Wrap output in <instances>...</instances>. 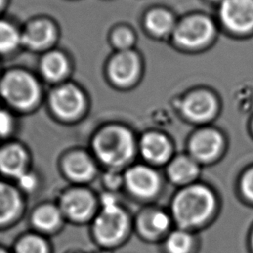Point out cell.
<instances>
[{"mask_svg": "<svg viewBox=\"0 0 253 253\" xmlns=\"http://www.w3.org/2000/svg\"><path fill=\"white\" fill-rule=\"evenodd\" d=\"M102 202L103 208L94 220L93 232L101 244L105 246L116 245L128 230V216L114 196L105 195Z\"/></svg>", "mask_w": 253, "mask_h": 253, "instance_id": "obj_5", "label": "cell"}, {"mask_svg": "<svg viewBox=\"0 0 253 253\" xmlns=\"http://www.w3.org/2000/svg\"><path fill=\"white\" fill-rule=\"evenodd\" d=\"M104 183L110 189H117L122 183H124V175L119 173V170L108 169L107 173L104 174Z\"/></svg>", "mask_w": 253, "mask_h": 253, "instance_id": "obj_28", "label": "cell"}, {"mask_svg": "<svg viewBox=\"0 0 253 253\" xmlns=\"http://www.w3.org/2000/svg\"><path fill=\"white\" fill-rule=\"evenodd\" d=\"M109 42L116 51L132 49L135 43V34L129 27L118 25L110 32Z\"/></svg>", "mask_w": 253, "mask_h": 253, "instance_id": "obj_24", "label": "cell"}, {"mask_svg": "<svg viewBox=\"0 0 253 253\" xmlns=\"http://www.w3.org/2000/svg\"><path fill=\"white\" fill-rule=\"evenodd\" d=\"M21 37L23 48L42 54L57 46L60 30L52 18L35 16L23 25Z\"/></svg>", "mask_w": 253, "mask_h": 253, "instance_id": "obj_7", "label": "cell"}, {"mask_svg": "<svg viewBox=\"0 0 253 253\" xmlns=\"http://www.w3.org/2000/svg\"><path fill=\"white\" fill-rule=\"evenodd\" d=\"M176 24L174 15L169 10L162 7L150 9L145 14L143 20L146 31L157 38L172 35Z\"/></svg>", "mask_w": 253, "mask_h": 253, "instance_id": "obj_19", "label": "cell"}, {"mask_svg": "<svg viewBox=\"0 0 253 253\" xmlns=\"http://www.w3.org/2000/svg\"><path fill=\"white\" fill-rule=\"evenodd\" d=\"M62 212L54 205H43L39 207L33 213V224L42 231H53L61 222Z\"/></svg>", "mask_w": 253, "mask_h": 253, "instance_id": "obj_23", "label": "cell"}, {"mask_svg": "<svg viewBox=\"0 0 253 253\" xmlns=\"http://www.w3.org/2000/svg\"><path fill=\"white\" fill-rule=\"evenodd\" d=\"M20 207L21 199L17 190L7 183L0 182V224L15 218Z\"/></svg>", "mask_w": 253, "mask_h": 253, "instance_id": "obj_21", "label": "cell"}, {"mask_svg": "<svg viewBox=\"0 0 253 253\" xmlns=\"http://www.w3.org/2000/svg\"><path fill=\"white\" fill-rule=\"evenodd\" d=\"M16 253H48V245L41 236L30 234L18 241Z\"/></svg>", "mask_w": 253, "mask_h": 253, "instance_id": "obj_26", "label": "cell"}, {"mask_svg": "<svg viewBox=\"0 0 253 253\" xmlns=\"http://www.w3.org/2000/svg\"><path fill=\"white\" fill-rule=\"evenodd\" d=\"M95 198L86 189L75 188L63 194L60 199L59 209L63 215L72 220H86L94 211Z\"/></svg>", "mask_w": 253, "mask_h": 253, "instance_id": "obj_16", "label": "cell"}, {"mask_svg": "<svg viewBox=\"0 0 253 253\" xmlns=\"http://www.w3.org/2000/svg\"><path fill=\"white\" fill-rule=\"evenodd\" d=\"M9 2H10V0H0V17H2L3 13L7 9Z\"/></svg>", "mask_w": 253, "mask_h": 253, "instance_id": "obj_29", "label": "cell"}, {"mask_svg": "<svg viewBox=\"0 0 253 253\" xmlns=\"http://www.w3.org/2000/svg\"><path fill=\"white\" fill-rule=\"evenodd\" d=\"M209 1H211V2H218L220 4L223 0H209Z\"/></svg>", "mask_w": 253, "mask_h": 253, "instance_id": "obj_30", "label": "cell"}, {"mask_svg": "<svg viewBox=\"0 0 253 253\" xmlns=\"http://www.w3.org/2000/svg\"><path fill=\"white\" fill-rule=\"evenodd\" d=\"M40 55L38 75L42 81L54 86L70 80L73 63L68 53L56 46Z\"/></svg>", "mask_w": 253, "mask_h": 253, "instance_id": "obj_9", "label": "cell"}, {"mask_svg": "<svg viewBox=\"0 0 253 253\" xmlns=\"http://www.w3.org/2000/svg\"><path fill=\"white\" fill-rule=\"evenodd\" d=\"M60 165L64 175L76 183H86L97 173L96 159L92 153L81 148L66 151L61 157Z\"/></svg>", "mask_w": 253, "mask_h": 253, "instance_id": "obj_15", "label": "cell"}, {"mask_svg": "<svg viewBox=\"0 0 253 253\" xmlns=\"http://www.w3.org/2000/svg\"><path fill=\"white\" fill-rule=\"evenodd\" d=\"M105 71L114 87L128 88L136 82L140 74V56L133 49L116 51L107 61Z\"/></svg>", "mask_w": 253, "mask_h": 253, "instance_id": "obj_8", "label": "cell"}, {"mask_svg": "<svg viewBox=\"0 0 253 253\" xmlns=\"http://www.w3.org/2000/svg\"><path fill=\"white\" fill-rule=\"evenodd\" d=\"M218 111L216 96L206 89H197L186 94L181 102V112L185 119L194 123H207Z\"/></svg>", "mask_w": 253, "mask_h": 253, "instance_id": "obj_11", "label": "cell"}, {"mask_svg": "<svg viewBox=\"0 0 253 253\" xmlns=\"http://www.w3.org/2000/svg\"><path fill=\"white\" fill-rule=\"evenodd\" d=\"M221 24L231 33L253 31V0H223L218 10Z\"/></svg>", "mask_w": 253, "mask_h": 253, "instance_id": "obj_10", "label": "cell"}, {"mask_svg": "<svg viewBox=\"0 0 253 253\" xmlns=\"http://www.w3.org/2000/svg\"><path fill=\"white\" fill-rule=\"evenodd\" d=\"M200 173L199 162L190 155H177L172 158L167 166V176L177 185L188 186L196 180Z\"/></svg>", "mask_w": 253, "mask_h": 253, "instance_id": "obj_18", "label": "cell"}, {"mask_svg": "<svg viewBox=\"0 0 253 253\" xmlns=\"http://www.w3.org/2000/svg\"><path fill=\"white\" fill-rule=\"evenodd\" d=\"M30 153L28 148L16 140L0 143V173L4 176L20 179L29 172Z\"/></svg>", "mask_w": 253, "mask_h": 253, "instance_id": "obj_14", "label": "cell"}, {"mask_svg": "<svg viewBox=\"0 0 253 253\" xmlns=\"http://www.w3.org/2000/svg\"><path fill=\"white\" fill-rule=\"evenodd\" d=\"M0 253H7L5 250H3V249H0Z\"/></svg>", "mask_w": 253, "mask_h": 253, "instance_id": "obj_32", "label": "cell"}, {"mask_svg": "<svg viewBox=\"0 0 253 253\" xmlns=\"http://www.w3.org/2000/svg\"><path fill=\"white\" fill-rule=\"evenodd\" d=\"M251 246H252V249H253V233H252V236H251Z\"/></svg>", "mask_w": 253, "mask_h": 253, "instance_id": "obj_31", "label": "cell"}, {"mask_svg": "<svg viewBox=\"0 0 253 253\" xmlns=\"http://www.w3.org/2000/svg\"><path fill=\"white\" fill-rule=\"evenodd\" d=\"M165 247L168 253H190L193 247V237L182 228L172 231L166 238Z\"/></svg>", "mask_w": 253, "mask_h": 253, "instance_id": "obj_25", "label": "cell"}, {"mask_svg": "<svg viewBox=\"0 0 253 253\" xmlns=\"http://www.w3.org/2000/svg\"><path fill=\"white\" fill-rule=\"evenodd\" d=\"M142 157L152 164H162L170 160L172 143L168 136L159 131H148L142 134L137 144Z\"/></svg>", "mask_w": 253, "mask_h": 253, "instance_id": "obj_17", "label": "cell"}, {"mask_svg": "<svg viewBox=\"0 0 253 253\" xmlns=\"http://www.w3.org/2000/svg\"><path fill=\"white\" fill-rule=\"evenodd\" d=\"M90 148L96 161L108 169L119 170L128 164L138 147L130 128L121 124H107L92 134Z\"/></svg>", "mask_w": 253, "mask_h": 253, "instance_id": "obj_2", "label": "cell"}, {"mask_svg": "<svg viewBox=\"0 0 253 253\" xmlns=\"http://www.w3.org/2000/svg\"><path fill=\"white\" fill-rule=\"evenodd\" d=\"M49 115L63 125H74L89 111V98L85 90L73 81L51 86L45 96Z\"/></svg>", "mask_w": 253, "mask_h": 253, "instance_id": "obj_4", "label": "cell"}, {"mask_svg": "<svg viewBox=\"0 0 253 253\" xmlns=\"http://www.w3.org/2000/svg\"><path fill=\"white\" fill-rule=\"evenodd\" d=\"M216 209V199L211 189L200 184L185 186L173 198L171 212L182 229L207 222Z\"/></svg>", "mask_w": 253, "mask_h": 253, "instance_id": "obj_3", "label": "cell"}, {"mask_svg": "<svg viewBox=\"0 0 253 253\" xmlns=\"http://www.w3.org/2000/svg\"><path fill=\"white\" fill-rule=\"evenodd\" d=\"M240 190L243 196L253 202V167L248 169L241 177Z\"/></svg>", "mask_w": 253, "mask_h": 253, "instance_id": "obj_27", "label": "cell"}, {"mask_svg": "<svg viewBox=\"0 0 253 253\" xmlns=\"http://www.w3.org/2000/svg\"><path fill=\"white\" fill-rule=\"evenodd\" d=\"M1 74H2V70H1V67H0V76H1Z\"/></svg>", "mask_w": 253, "mask_h": 253, "instance_id": "obj_33", "label": "cell"}, {"mask_svg": "<svg viewBox=\"0 0 253 253\" xmlns=\"http://www.w3.org/2000/svg\"><path fill=\"white\" fill-rule=\"evenodd\" d=\"M45 99L39 75L23 67H12L0 76V102L14 114L28 115Z\"/></svg>", "mask_w": 253, "mask_h": 253, "instance_id": "obj_1", "label": "cell"}, {"mask_svg": "<svg viewBox=\"0 0 253 253\" xmlns=\"http://www.w3.org/2000/svg\"><path fill=\"white\" fill-rule=\"evenodd\" d=\"M21 47V28L10 20L0 17V56L8 57Z\"/></svg>", "mask_w": 253, "mask_h": 253, "instance_id": "obj_20", "label": "cell"}, {"mask_svg": "<svg viewBox=\"0 0 253 253\" xmlns=\"http://www.w3.org/2000/svg\"><path fill=\"white\" fill-rule=\"evenodd\" d=\"M171 224L170 216L162 211L143 213L139 219L140 231L147 237H157L166 232Z\"/></svg>", "mask_w": 253, "mask_h": 253, "instance_id": "obj_22", "label": "cell"}, {"mask_svg": "<svg viewBox=\"0 0 253 253\" xmlns=\"http://www.w3.org/2000/svg\"><path fill=\"white\" fill-rule=\"evenodd\" d=\"M252 130H253V123H252Z\"/></svg>", "mask_w": 253, "mask_h": 253, "instance_id": "obj_34", "label": "cell"}, {"mask_svg": "<svg viewBox=\"0 0 253 253\" xmlns=\"http://www.w3.org/2000/svg\"><path fill=\"white\" fill-rule=\"evenodd\" d=\"M124 183L126 189L138 199H151L161 188L159 174L150 166L136 164L126 169L124 174Z\"/></svg>", "mask_w": 253, "mask_h": 253, "instance_id": "obj_12", "label": "cell"}, {"mask_svg": "<svg viewBox=\"0 0 253 253\" xmlns=\"http://www.w3.org/2000/svg\"><path fill=\"white\" fill-rule=\"evenodd\" d=\"M224 137L213 127H203L194 132L189 140L190 156L197 162H211L217 158L224 148Z\"/></svg>", "mask_w": 253, "mask_h": 253, "instance_id": "obj_13", "label": "cell"}, {"mask_svg": "<svg viewBox=\"0 0 253 253\" xmlns=\"http://www.w3.org/2000/svg\"><path fill=\"white\" fill-rule=\"evenodd\" d=\"M213 21L205 14H192L179 21L172 33L174 42L185 49L206 46L215 36Z\"/></svg>", "mask_w": 253, "mask_h": 253, "instance_id": "obj_6", "label": "cell"}]
</instances>
